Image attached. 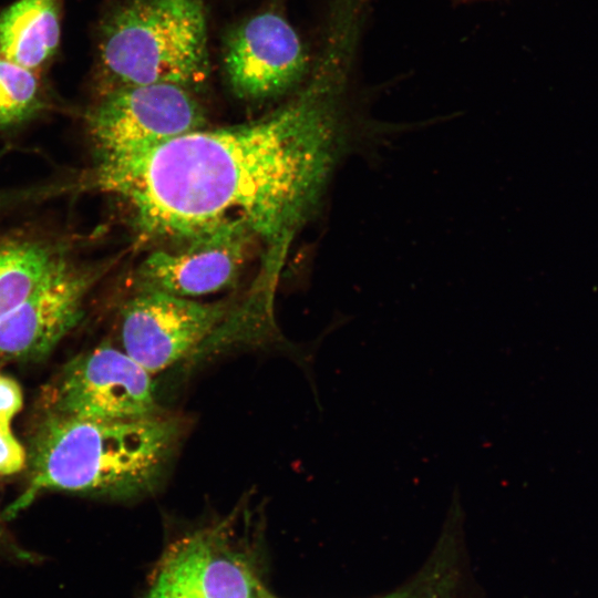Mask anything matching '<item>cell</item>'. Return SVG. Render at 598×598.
<instances>
[{
  "mask_svg": "<svg viewBox=\"0 0 598 598\" xmlns=\"http://www.w3.org/2000/svg\"><path fill=\"white\" fill-rule=\"evenodd\" d=\"M380 145L374 134L350 130L337 87L319 78L260 118L203 127L95 166V184L125 200L141 240L176 241L245 224L262 262L241 310L269 321L288 251L318 213L340 161Z\"/></svg>",
  "mask_w": 598,
  "mask_h": 598,
  "instance_id": "obj_1",
  "label": "cell"
},
{
  "mask_svg": "<svg viewBox=\"0 0 598 598\" xmlns=\"http://www.w3.org/2000/svg\"><path fill=\"white\" fill-rule=\"evenodd\" d=\"M41 414L27 450L28 485L4 519L45 491L113 501L150 495L159 487L183 433L177 417L162 413L127 420Z\"/></svg>",
  "mask_w": 598,
  "mask_h": 598,
  "instance_id": "obj_2",
  "label": "cell"
},
{
  "mask_svg": "<svg viewBox=\"0 0 598 598\" xmlns=\"http://www.w3.org/2000/svg\"><path fill=\"white\" fill-rule=\"evenodd\" d=\"M208 71L202 0H117L100 22L95 74L101 92L153 83L189 89Z\"/></svg>",
  "mask_w": 598,
  "mask_h": 598,
  "instance_id": "obj_3",
  "label": "cell"
},
{
  "mask_svg": "<svg viewBox=\"0 0 598 598\" xmlns=\"http://www.w3.org/2000/svg\"><path fill=\"white\" fill-rule=\"evenodd\" d=\"M85 122L95 166H101L138 156L203 128L205 115L188 87L153 83L101 92Z\"/></svg>",
  "mask_w": 598,
  "mask_h": 598,
  "instance_id": "obj_4",
  "label": "cell"
},
{
  "mask_svg": "<svg viewBox=\"0 0 598 598\" xmlns=\"http://www.w3.org/2000/svg\"><path fill=\"white\" fill-rule=\"evenodd\" d=\"M43 414L127 420L162 413L152 374L124 351L101 344L71 359L44 388Z\"/></svg>",
  "mask_w": 598,
  "mask_h": 598,
  "instance_id": "obj_5",
  "label": "cell"
},
{
  "mask_svg": "<svg viewBox=\"0 0 598 598\" xmlns=\"http://www.w3.org/2000/svg\"><path fill=\"white\" fill-rule=\"evenodd\" d=\"M231 532L227 520L171 544L146 598H275Z\"/></svg>",
  "mask_w": 598,
  "mask_h": 598,
  "instance_id": "obj_6",
  "label": "cell"
},
{
  "mask_svg": "<svg viewBox=\"0 0 598 598\" xmlns=\"http://www.w3.org/2000/svg\"><path fill=\"white\" fill-rule=\"evenodd\" d=\"M228 316L225 302L141 290L122 309L123 351L151 374L157 373L196 353Z\"/></svg>",
  "mask_w": 598,
  "mask_h": 598,
  "instance_id": "obj_7",
  "label": "cell"
},
{
  "mask_svg": "<svg viewBox=\"0 0 598 598\" xmlns=\"http://www.w3.org/2000/svg\"><path fill=\"white\" fill-rule=\"evenodd\" d=\"M105 266L74 259L35 288L0 320V361L45 359L82 320Z\"/></svg>",
  "mask_w": 598,
  "mask_h": 598,
  "instance_id": "obj_8",
  "label": "cell"
},
{
  "mask_svg": "<svg viewBox=\"0 0 598 598\" xmlns=\"http://www.w3.org/2000/svg\"><path fill=\"white\" fill-rule=\"evenodd\" d=\"M255 241L239 220L176 240V247L155 250L142 261L137 270L141 290L194 298L226 289L236 280Z\"/></svg>",
  "mask_w": 598,
  "mask_h": 598,
  "instance_id": "obj_9",
  "label": "cell"
},
{
  "mask_svg": "<svg viewBox=\"0 0 598 598\" xmlns=\"http://www.w3.org/2000/svg\"><path fill=\"white\" fill-rule=\"evenodd\" d=\"M223 63L228 85L238 99L262 101L295 87L307 72L308 58L287 19L264 11L227 34Z\"/></svg>",
  "mask_w": 598,
  "mask_h": 598,
  "instance_id": "obj_10",
  "label": "cell"
},
{
  "mask_svg": "<svg viewBox=\"0 0 598 598\" xmlns=\"http://www.w3.org/2000/svg\"><path fill=\"white\" fill-rule=\"evenodd\" d=\"M71 233L34 221L0 229V320L73 261Z\"/></svg>",
  "mask_w": 598,
  "mask_h": 598,
  "instance_id": "obj_11",
  "label": "cell"
},
{
  "mask_svg": "<svg viewBox=\"0 0 598 598\" xmlns=\"http://www.w3.org/2000/svg\"><path fill=\"white\" fill-rule=\"evenodd\" d=\"M62 0H16L0 12V58L42 72L61 42Z\"/></svg>",
  "mask_w": 598,
  "mask_h": 598,
  "instance_id": "obj_12",
  "label": "cell"
},
{
  "mask_svg": "<svg viewBox=\"0 0 598 598\" xmlns=\"http://www.w3.org/2000/svg\"><path fill=\"white\" fill-rule=\"evenodd\" d=\"M463 523L461 495L454 493L441 536L426 568L408 585L379 598H452L456 587L454 567L463 543Z\"/></svg>",
  "mask_w": 598,
  "mask_h": 598,
  "instance_id": "obj_13",
  "label": "cell"
},
{
  "mask_svg": "<svg viewBox=\"0 0 598 598\" xmlns=\"http://www.w3.org/2000/svg\"><path fill=\"white\" fill-rule=\"evenodd\" d=\"M50 103L40 72L0 58V132L37 118Z\"/></svg>",
  "mask_w": 598,
  "mask_h": 598,
  "instance_id": "obj_14",
  "label": "cell"
},
{
  "mask_svg": "<svg viewBox=\"0 0 598 598\" xmlns=\"http://www.w3.org/2000/svg\"><path fill=\"white\" fill-rule=\"evenodd\" d=\"M22 401L18 382L0 372V475L18 473L27 465V450L11 430V420L22 408Z\"/></svg>",
  "mask_w": 598,
  "mask_h": 598,
  "instance_id": "obj_15",
  "label": "cell"
},
{
  "mask_svg": "<svg viewBox=\"0 0 598 598\" xmlns=\"http://www.w3.org/2000/svg\"><path fill=\"white\" fill-rule=\"evenodd\" d=\"M4 516L0 512V563L16 566L39 565L44 557L22 547L4 524Z\"/></svg>",
  "mask_w": 598,
  "mask_h": 598,
  "instance_id": "obj_16",
  "label": "cell"
}]
</instances>
